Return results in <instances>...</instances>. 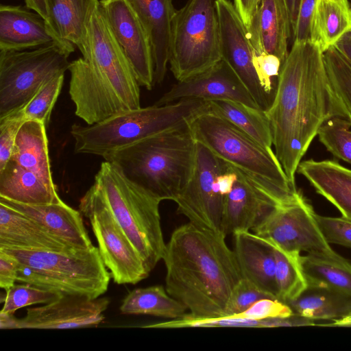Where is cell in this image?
<instances>
[{"instance_id":"obj_23","label":"cell","mask_w":351,"mask_h":351,"mask_svg":"<svg viewBox=\"0 0 351 351\" xmlns=\"http://www.w3.org/2000/svg\"><path fill=\"white\" fill-rule=\"evenodd\" d=\"M232 234L234 252L242 278L278 300L272 246L265 239L250 231H240Z\"/></svg>"},{"instance_id":"obj_1","label":"cell","mask_w":351,"mask_h":351,"mask_svg":"<svg viewBox=\"0 0 351 351\" xmlns=\"http://www.w3.org/2000/svg\"><path fill=\"white\" fill-rule=\"evenodd\" d=\"M265 112L276 156L295 184L298 167L322 125L334 117L346 118L329 82L323 52L310 41L292 43Z\"/></svg>"},{"instance_id":"obj_51","label":"cell","mask_w":351,"mask_h":351,"mask_svg":"<svg viewBox=\"0 0 351 351\" xmlns=\"http://www.w3.org/2000/svg\"><path fill=\"white\" fill-rule=\"evenodd\" d=\"M26 7L38 13L47 22L48 12L45 0H25Z\"/></svg>"},{"instance_id":"obj_19","label":"cell","mask_w":351,"mask_h":351,"mask_svg":"<svg viewBox=\"0 0 351 351\" xmlns=\"http://www.w3.org/2000/svg\"><path fill=\"white\" fill-rule=\"evenodd\" d=\"M59 40L38 13L20 5H1L0 51L32 49Z\"/></svg>"},{"instance_id":"obj_8","label":"cell","mask_w":351,"mask_h":351,"mask_svg":"<svg viewBox=\"0 0 351 351\" xmlns=\"http://www.w3.org/2000/svg\"><path fill=\"white\" fill-rule=\"evenodd\" d=\"M189 127L195 141L221 160L289 199L302 195L287 176L272 148L263 147L229 121L208 112L197 117Z\"/></svg>"},{"instance_id":"obj_40","label":"cell","mask_w":351,"mask_h":351,"mask_svg":"<svg viewBox=\"0 0 351 351\" xmlns=\"http://www.w3.org/2000/svg\"><path fill=\"white\" fill-rule=\"evenodd\" d=\"M252 62L259 84L272 102L282 63L276 56L264 52L255 53Z\"/></svg>"},{"instance_id":"obj_2","label":"cell","mask_w":351,"mask_h":351,"mask_svg":"<svg viewBox=\"0 0 351 351\" xmlns=\"http://www.w3.org/2000/svg\"><path fill=\"white\" fill-rule=\"evenodd\" d=\"M226 237L189 222L175 229L166 243V290L192 315L223 317L243 278Z\"/></svg>"},{"instance_id":"obj_42","label":"cell","mask_w":351,"mask_h":351,"mask_svg":"<svg viewBox=\"0 0 351 351\" xmlns=\"http://www.w3.org/2000/svg\"><path fill=\"white\" fill-rule=\"evenodd\" d=\"M25 121L22 109L0 117V170L10 160L18 132Z\"/></svg>"},{"instance_id":"obj_7","label":"cell","mask_w":351,"mask_h":351,"mask_svg":"<svg viewBox=\"0 0 351 351\" xmlns=\"http://www.w3.org/2000/svg\"><path fill=\"white\" fill-rule=\"evenodd\" d=\"M0 250L18 260L17 282L62 295L99 298L112 278L95 246L64 251Z\"/></svg>"},{"instance_id":"obj_30","label":"cell","mask_w":351,"mask_h":351,"mask_svg":"<svg viewBox=\"0 0 351 351\" xmlns=\"http://www.w3.org/2000/svg\"><path fill=\"white\" fill-rule=\"evenodd\" d=\"M208 101L210 112L229 121L263 147L272 148L271 132L265 110L231 100Z\"/></svg>"},{"instance_id":"obj_38","label":"cell","mask_w":351,"mask_h":351,"mask_svg":"<svg viewBox=\"0 0 351 351\" xmlns=\"http://www.w3.org/2000/svg\"><path fill=\"white\" fill-rule=\"evenodd\" d=\"M147 328H180L191 327H250L263 328V320H250L234 317H202L189 313L167 322L141 326Z\"/></svg>"},{"instance_id":"obj_48","label":"cell","mask_w":351,"mask_h":351,"mask_svg":"<svg viewBox=\"0 0 351 351\" xmlns=\"http://www.w3.org/2000/svg\"><path fill=\"white\" fill-rule=\"evenodd\" d=\"M237 179V175L233 167L227 163L226 171L218 175L216 178L220 194L224 197L228 195L232 191Z\"/></svg>"},{"instance_id":"obj_32","label":"cell","mask_w":351,"mask_h":351,"mask_svg":"<svg viewBox=\"0 0 351 351\" xmlns=\"http://www.w3.org/2000/svg\"><path fill=\"white\" fill-rule=\"evenodd\" d=\"M307 287L331 289L351 296V263L320 255L301 257Z\"/></svg>"},{"instance_id":"obj_53","label":"cell","mask_w":351,"mask_h":351,"mask_svg":"<svg viewBox=\"0 0 351 351\" xmlns=\"http://www.w3.org/2000/svg\"><path fill=\"white\" fill-rule=\"evenodd\" d=\"M350 3H351V0H350Z\"/></svg>"},{"instance_id":"obj_35","label":"cell","mask_w":351,"mask_h":351,"mask_svg":"<svg viewBox=\"0 0 351 351\" xmlns=\"http://www.w3.org/2000/svg\"><path fill=\"white\" fill-rule=\"evenodd\" d=\"M323 56L331 87L351 122V64L335 46L325 51Z\"/></svg>"},{"instance_id":"obj_33","label":"cell","mask_w":351,"mask_h":351,"mask_svg":"<svg viewBox=\"0 0 351 351\" xmlns=\"http://www.w3.org/2000/svg\"><path fill=\"white\" fill-rule=\"evenodd\" d=\"M120 311L126 315H148L173 319L183 316L187 309L171 297L162 285H154L129 292Z\"/></svg>"},{"instance_id":"obj_24","label":"cell","mask_w":351,"mask_h":351,"mask_svg":"<svg viewBox=\"0 0 351 351\" xmlns=\"http://www.w3.org/2000/svg\"><path fill=\"white\" fill-rule=\"evenodd\" d=\"M64 251L77 249L38 222L0 203V249Z\"/></svg>"},{"instance_id":"obj_20","label":"cell","mask_w":351,"mask_h":351,"mask_svg":"<svg viewBox=\"0 0 351 351\" xmlns=\"http://www.w3.org/2000/svg\"><path fill=\"white\" fill-rule=\"evenodd\" d=\"M140 20L149 41L154 82L160 84L169 62L172 23L176 10L172 0H127Z\"/></svg>"},{"instance_id":"obj_29","label":"cell","mask_w":351,"mask_h":351,"mask_svg":"<svg viewBox=\"0 0 351 351\" xmlns=\"http://www.w3.org/2000/svg\"><path fill=\"white\" fill-rule=\"evenodd\" d=\"M47 23L60 39L77 46L82 53L86 43V23L95 0H45Z\"/></svg>"},{"instance_id":"obj_45","label":"cell","mask_w":351,"mask_h":351,"mask_svg":"<svg viewBox=\"0 0 351 351\" xmlns=\"http://www.w3.org/2000/svg\"><path fill=\"white\" fill-rule=\"evenodd\" d=\"M315 0H300L292 43L309 41L310 23Z\"/></svg>"},{"instance_id":"obj_18","label":"cell","mask_w":351,"mask_h":351,"mask_svg":"<svg viewBox=\"0 0 351 351\" xmlns=\"http://www.w3.org/2000/svg\"><path fill=\"white\" fill-rule=\"evenodd\" d=\"M184 99L231 100L260 108L243 83L223 59L202 73L178 81L154 104L163 106Z\"/></svg>"},{"instance_id":"obj_41","label":"cell","mask_w":351,"mask_h":351,"mask_svg":"<svg viewBox=\"0 0 351 351\" xmlns=\"http://www.w3.org/2000/svg\"><path fill=\"white\" fill-rule=\"evenodd\" d=\"M266 298H273L249 280L242 278L232 292L223 317L239 314L256 301Z\"/></svg>"},{"instance_id":"obj_49","label":"cell","mask_w":351,"mask_h":351,"mask_svg":"<svg viewBox=\"0 0 351 351\" xmlns=\"http://www.w3.org/2000/svg\"><path fill=\"white\" fill-rule=\"evenodd\" d=\"M288 12L291 38L295 29L300 0H284Z\"/></svg>"},{"instance_id":"obj_17","label":"cell","mask_w":351,"mask_h":351,"mask_svg":"<svg viewBox=\"0 0 351 351\" xmlns=\"http://www.w3.org/2000/svg\"><path fill=\"white\" fill-rule=\"evenodd\" d=\"M99 5L139 85L152 90L155 85L152 49L137 15L127 0H99Z\"/></svg>"},{"instance_id":"obj_3","label":"cell","mask_w":351,"mask_h":351,"mask_svg":"<svg viewBox=\"0 0 351 351\" xmlns=\"http://www.w3.org/2000/svg\"><path fill=\"white\" fill-rule=\"evenodd\" d=\"M82 58L70 62L69 93L75 114L88 125L141 107L140 85L95 0L86 23Z\"/></svg>"},{"instance_id":"obj_50","label":"cell","mask_w":351,"mask_h":351,"mask_svg":"<svg viewBox=\"0 0 351 351\" xmlns=\"http://www.w3.org/2000/svg\"><path fill=\"white\" fill-rule=\"evenodd\" d=\"M334 46L351 64V32L345 34Z\"/></svg>"},{"instance_id":"obj_37","label":"cell","mask_w":351,"mask_h":351,"mask_svg":"<svg viewBox=\"0 0 351 351\" xmlns=\"http://www.w3.org/2000/svg\"><path fill=\"white\" fill-rule=\"evenodd\" d=\"M62 295L27 283L14 284L6 291L1 300L3 305L0 313L13 315L18 309L34 304H47Z\"/></svg>"},{"instance_id":"obj_43","label":"cell","mask_w":351,"mask_h":351,"mask_svg":"<svg viewBox=\"0 0 351 351\" xmlns=\"http://www.w3.org/2000/svg\"><path fill=\"white\" fill-rule=\"evenodd\" d=\"M293 314L292 309L287 303L277 299L266 298L256 301L245 311L230 317L250 320H264L289 317Z\"/></svg>"},{"instance_id":"obj_4","label":"cell","mask_w":351,"mask_h":351,"mask_svg":"<svg viewBox=\"0 0 351 351\" xmlns=\"http://www.w3.org/2000/svg\"><path fill=\"white\" fill-rule=\"evenodd\" d=\"M189 124L121 148L104 160L160 200L174 202L193 169L196 141Z\"/></svg>"},{"instance_id":"obj_13","label":"cell","mask_w":351,"mask_h":351,"mask_svg":"<svg viewBox=\"0 0 351 351\" xmlns=\"http://www.w3.org/2000/svg\"><path fill=\"white\" fill-rule=\"evenodd\" d=\"M226 169V162L196 142L192 174L174 201L177 212L199 228L223 233L224 196L219 192L216 178Z\"/></svg>"},{"instance_id":"obj_47","label":"cell","mask_w":351,"mask_h":351,"mask_svg":"<svg viewBox=\"0 0 351 351\" xmlns=\"http://www.w3.org/2000/svg\"><path fill=\"white\" fill-rule=\"evenodd\" d=\"M262 0H234V5L247 28Z\"/></svg>"},{"instance_id":"obj_15","label":"cell","mask_w":351,"mask_h":351,"mask_svg":"<svg viewBox=\"0 0 351 351\" xmlns=\"http://www.w3.org/2000/svg\"><path fill=\"white\" fill-rule=\"evenodd\" d=\"M220 30L221 59L233 69L258 107L267 110L271 100L259 84L254 66V49L247 31L234 4L215 0Z\"/></svg>"},{"instance_id":"obj_11","label":"cell","mask_w":351,"mask_h":351,"mask_svg":"<svg viewBox=\"0 0 351 351\" xmlns=\"http://www.w3.org/2000/svg\"><path fill=\"white\" fill-rule=\"evenodd\" d=\"M79 208L88 219L100 255L114 282L135 285L150 271L107 206L91 189L80 199Z\"/></svg>"},{"instance_id":"obj_25","label":"cell","mask_w":351,"mask_h":351,"mask_svg":"<svg viewBox=\"0 0 351 351\" xmlns=\"http://www.w3.org/2000/svg\"><path fill=\"white\" fill-rule=\"evenodd\" d=\"M297 173L333 204L341 216L351 219V169L332 160L309 159L300 162Z\"/></svg>"},{"instance_id":"obj_6","label":"cell","mask_w":351,"mask_h":351,"mask_svg":"<svg viewBox=\"0 0 351 351\" xmlns=\"http://www.w3.org/2000/svg\"><path fill=\"white\" fill-rule=\"evenodd\" d=\"M89 189L107 206L151 271L166 248L159 212L161 200L107 160L101 164Z\"/></svg>"},{"instance_id":"obj_14","label":"cell","mask_w":351,"mask_h":351,"mask_svg":"<svg viewBox=\"0 0 351 351\" xmlns=\"http://www.w3.org/2000/svg\"><path fill=\"white\" fill-rule=\"evenodd\" d=\"M232 167L237 179L224 197L222 232L225 235L253 230L275 206L295 201Z\"/></svg>"},{"instance_id":"obj_26","label":"cell","mask_w":351,"mask_h":351,"mask_svg":"<svg viewBox=\"0 0 351 351\" xmlns=\"http://www.w3.org/2000/svg\"><path fill=\"white\" fill-rule=\"evenodd\" d=\"M0 197L25 204L62 202L56 185L9 160L0 170Z\"/></svg>"},{"instance_id":"obj_39","label":"cell","mask_w":351,"mask_h":351,"mask_svg":"<svg viewBox=\"0 0 351 351\" xmlns=\"http://www.w3.org/2000/svg\"><path fill=\"white\" fill-rule=\"evenodd\" d=\"M64 74L55 77L47 82L22 108L25 121H37L48 127L51 111L60 93Z\"/></svg>"},{"instance_id":"obj_31","label":"cell","mask_w":351,"mask_h":351,"mask_svg":"<svg viewBox=\"0 0 351 351\" xmlns=\"http://www.w3.org/2000/svg\"><path fill=\"white\" fill-rule=\"evenodd\" d=\"M287 304L293 313L313 320L334 321L351 313V296L326 288L307 287Z\"/></svg>"},{"instance_id":"obj_22","label":"cell","mask_w":351,"mask_h":351,"mask_svg":"<svg viewBox=\"0 0 351 351\" xmlns=\"http://www.w3.org/2000/svg\"><path fill=\"white\" fill-rule=\"evenodd\" d=\"M255 53L276 56L283 64L291 32L284 0H262L247 28Z\"/></svg>"},{"instance_id":"obj_52","label":"cell","mask_w":351,"mask_h":351,"mask_svg":"<svg viewBox=\"0 0 351 351\" xmlns=\"http://www.w3.org/2000/svg\"><path fill=\"white\" fill-rule=\"evenodd\" d=\"M324 326L351 327V313L341 319L332 321L330 324H325Z\"/></svg>"},{"instance_id":"obj_12","label":"cell","mask_w":351,"mask_h":351,"mask_svg":"<svg viewBox=\"0 0 351 351\" xmlns=\"http://www.w3.org/2000/svg\"><path fill=\"white\" fill-rule=\"evenodd\" d=\"M315 214L302 195L295 201L275 206L252 230L287 251L342 258L325 239Z\"/></svg>"},{"instance_id":"obj_36","label":"cell","mask_w":351,"mask_h":351,"mask_svg":"<svg viewBox=\"0 0 351 351\" xmlns=\"http://www.w3.org/2000/svg\"><path fill=\"white\" fill-rule=\"evenodd\" d=\"M351 122L343 117H334L319 128L317 136L335 157L351 164Z\"/></svg>"},{"instance_id":"obj_27","label":"cell","mask_w":351,"mask_h":351,"mask_svg":"<svg viewBox=\"0 0 351 351\" xmlns=\"http://www.w3.org/2000/svg\"><path fill=\"white\" fill-rule=\"evenodd\" d=\"M351 32L349 0H315L310 23L309 41L323 53Z\"/></svg>"},{"instance_id":"obj_28","label":"cell","mask_w":351,"mask_h":351,"mask_svg":"<svg viewBox=\"0 0 351 351\" xmlns=\"http://www.w3.org/2000/svg\"><path fill=\"white\" fill-rule=\"evenodd\" d=\"M46 128L40 121H25L18 132L10 160L56 185L51 175Z\"/></svg>"},{"instance_id":"obj_34","label":"cell","mask_w":351,"mask_h":351,"mask_svg":"<svg viewBox=\"0 0 351 351\" xmlns=\"http://www.w3.org/2000/svg\"><path fill=\"white\" fill-rule=\"evenodd\" d=\"M264 239L274 250L278 299L287 303L300 296L308 287L302 269V256L300 253L287 251L272 241Z\"/></svg>"},{"instance_id":"obj_5","label":"cell","mask_w":351,"mask_h":351,"mask_svg":"<svg viewBox=\"0 0 351 351\" xmlns=\"http://www.w3.org/2000/svg\"><path fill=\"white\" fill-rule=\"evenodd\" d=\"M208 112V101L184 99L163 106L125 110L93 125L73 124L71 134L74 152L104 159L133 143L189 124Z\"/></svg>"},{"instance_id":"obj_44","label":"cell","mask_w":351,"mask_h":351,"mask_svg":"<svg viewBox=\"0 0 351 351\" xmlns=\"http://www.w3.org/2000/svg\"><path fill=\"white\" fill-rule=\"evenodd\" d=\"M320 230L328 243L351 248V219L315 214Z\"/></svg>"},{"instance_id":"obj_46","label":"cell","mask_w":351,"mask_h":351,"mask_svg":"<svg viewBox=\"0 0 351 351\" xmlns=\"http://www.w3.org/2000/svg\"><path fill=\"white\" fill-rule=\"evenodd\" d=\"M19 263L9 253L0 250V287L7 291L17 282Z\"/></svg>"},{"instance_id":"obj_9","label":"cell","mask_w":351,"mask_h":351,"mask_svg":"<svg viewBox=\"0 0 351 351\" xmlns=\"http://www.w3.org/2000/svg\"><path fill=\"white\" fill-rule=\"evenodd\" d=\"M71 43L59 40L23 51H0V117L23 108L49 81L69 69Z\"/></svg>"},{"instance_id":"obj_21","label":"cell","mask_w":351,"mask_h":351,"mask_svg":"<svg viewBox=\"0 0 351 351\" xmlns=\"http://www.w3.org/2000/svg\"><path fill=\"white\" fill-rule=\"evenodd\" d=\"M0 203L38 222L75 248L86 250L94 246L81 212L63 201L48 204H25L0 197Z\"/></svg>"},{"instance_id":"obj_10","label":"cell","mask_w":351,"mask_h":351,"mask_svg":"<svg viewBox=\"0 0 351 351\" xmlns=\"http://www.w3.org/2000/svg\"><path fill=\"white\" fill-rule=\"evenodd\" d=\"M221 59L215 0H188L176 10L169 64L178 81L209 69Z\"/></svg>"},{"instance_id":"obj_16","label":"cell","mask_w":351,"mask_h":351,"mask_svg":"<svg viewBox=\"0 0 351 351\" xmlns=\"http://www.w3.org/2000/svg\"><path fill=\"white\" fill-rule=\"evenodd\" d=\"M110 300L62 295L39 306L29 308L24 317H14L12 329H73L96 327L104 319Z\"/></svg>"}]
</instances>
